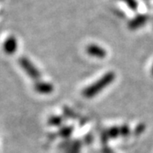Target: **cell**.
Segmentation results:
<instances>
[{
	"label": "cell",
	"instance_id": "7c38bea8",
	"mask_svg": "<svg viewBox=\"0 0 153 153\" xmlns=\"http://www.w3.org/2000/svg\"><path fill=\"white\" fill-rule=\"evenodd\" d=\"M146 129V125L144 123H140L139 125L136 126V128L134 130V135H140L142 133H144Z\"/></svg>",
	"mask_w": 153,
	"mask_h": 153
},
{
	"label": "cell",
	"instance_id": "9a60e30c",
	"mask_svg": "<svg viewBox=\"0 0 153 153\" xmlns=\"http://www.w3.org/2000/svg\"><path fill=\"white\" fill-rule=\"evenodd\" d=\"M102 152L103 153H113V152L108 147H104L103 148V150H102Z\"/></svg>",
	"mask_w": 153,
	"mask_h": 153
},
{
	"label": "cell",
	"instance_id": "30bf717a",
	"mask_svg": "<svg viewBox=\"0 0 153 153\" xmlns=\"http://www.w3.org/2000/svg\"><path fill=\"white\" fill-rule=\"evenodd\" d=\"M63 111H64V114L66 117H69V118H72V119H76L77 117V115L69 107L67 106H64L63 107Z\"/></svg>",
	"mask_w": 153,
	"mask_h": 153
},
{
	"label": "cell",
	"instance_id": "5bb4252c",
	"mask_svg": "<svg viewBox=\"0 0 153 153\" xmlns=\"http://www.w3.org/2000/svg\"><path fill=\"white\" fill-rule=\"evenodd\" d=\"M92 135L91 134H88L87 136L85 137V141H86V143H90L91 141H92Z\"/></svg>",
	"mask_w": 153,
	"mask_h": 153
},
{
	"label": "cell",
	"instance_id": "9c48e42d",
	"mask_svg": "<svg viewBox=\"0 0 153 153\" xmlns=\"http://www.w3.org/2000/svg\"><path fill=\"white\" fill-rule=\"evenodd\" d=\"M80 142L79 141H75L71 144V146H69L67 147V153H79V150H80Z\"/></svg>",
	"mask_w": 153,
	"mask_h": 153
},
{
	"label": "cell",
	"instance_id": "2e32d148",
	"mask_svg": "<svg viewBox=\"0 0 153 153\" xmlns=\"http://www.w3.org/2000/svg\"><path fill=\"white\" fill-rule=\"evenodd\" d=\"M152 75H153V65H152Z\"/></svg>",
	"mask_w": 153,
	"mask_h": 153
},
{
	"label": "cell",
	"instance_id": "ba28073f",
	"mask_svg": "<svg viewBox=\"0 0 153 153\" xmlns=\"http://www.w3.org/2000/svg\"><path fill=\"white\" fill-rule=\"evenodd\" d=\"M107 134L110 139H116L120 135V128L113 126L107 130Z\"/></svg>",
	"mask_w": 153,
	"mask_h": 153
},
{
	"label": "cell",
	"instance_id": "52a82bcc",
	"mask_svg": "<svg viewBox=\"0 0 153 153\" xmlns=\"http://www.w3.org/2000/svg\"><path fill=\"white\" fill-rule=\"evenodd\" d=\"M73 132V128L71 126H63L60 128V130L58 131V134L60 137L66 139L71 136V134Z\"/></svg>",
	"mask_w": 153,
	"mask_h": 153
},
{
	"label": "cell",
	"instance_id": "8992f818",
	"mask_svg": "<svg viewBox=\"0 0 153 153\" xmlns=\"http://www.w3.org/2000/svg\"><path fill=\"white\" fill-rule=\"evenodd\" d=\"M64 123V118L60 116H51L48 120V123L50 126H54V127H59L61 126Z\"/></svg>",
	"mask_w": 153,
	"mask_h": 153
},
{
	"label": "cell",
	"instance_id": "3957f363",
	"mask_svg": "<svg viewBox=\"0 0 153 153\" xmlns=\"http://www.w3.org/2000/svg\"><path fill=\"white\" fill-rule=\"evenodd\" d=\"M33 88L37 93L41 94H49L54 91V86L52 85V83L39 80L35 82Z\"/></svg>",
	"mask_w": 153,
	"mask_h": 153
},
{
	"label": "cell",
	"instance_id": "7a4b0ae2",
	"mask_svg": "<svg viewBox=\"0 0 153 153\" xmlns=\"http://www.w3.org/2000/svg\"><path fill=\"white\" fill-rule=\"evenodd\" d=\"M19 64L25 72L33 80L38 81L41 77V73L33 62L26 56H22L19 59Z\"/></svg>",
	"mask_w": 153,
	"mask_h": 153
},
{
	"label": "cell",
	"instance_id": "277c9868",
	"mask_svg": "<svg viewBox=\"0 0 153 153\" xmlns=\"http://www.w3.org/2000/svg\"><path fill=\"white\" fill-rule=\"evenodd\" d=\"M18 44H17V40L16 37L14 36H10L6 38L4 45H3V49L4 53L7 55H13L16 53Z\"/></svg>",
	"mask_w": 153,
	"mask_h": 153
},
{
	"label": "cell",
	"instance_id": "8fae6325",
	"mask_svg": "<svg viewBox=\"0 0 153 153\" xmlns=\"http://www.w3.org/2000/svg\"><path fill=\"white\" fill-rule=\"evenodd\" d=\"M130 134V128L127 124H123L120 127V135L123 137H128Z\"/></svg>",
	"mask_w": 153,
	"mask_h": 153
},
{
	"label": "cell",
	"instance_id": "5b68a950",
	"mask_svg": "<svg viewBox=\"0 0 153 153\" xmlns=\"http://www.w3.org/2000/svg\"><path fill=\"white\" fill-rule=\"evenodd\" d=\"M86 52L89 55L94 56V57H97L99 59H103L106 56L105 49L100 47L98 45H95V44H90V45L87 46Z\"/></svg>",
	"mask_w": 153,
	"mask_h": 153
},
{
	"label": "cell",
	"instance_id": "6da1fadb",
	"mask_svg": "<svg viewBox=\"0 0 153 153\" xmlns=\"http://www.w3.org/2000/svg\"><path fill=\"white\" fill-rule=\"evenodd\" d=\"M115 77H116V75L113 71L106 72L96 82L85 88L82 90V95L86 98H92L94 96L97 95L114 81Z\"/></svg>",
	"mask_w": 153,
	"mask_h": 153
},
{
	"label": "cell",
	"instance_id": "4fadbf2b",
	"mask_svg": "<svg viewBox=\"0 0 153 153\" xmlns=\"http://www.w3.org/2000/svg\"><path fill=\"white\" fill-rule=\"evenodd\" d=\"M110 138L108 136V134H107V131H105L102 133V134H101V140H102V142L105 144V143L107 142V140H109Z\"/></svg>",
	"mask_w": 153,
	"mask_h": 153
}]
</instances>
